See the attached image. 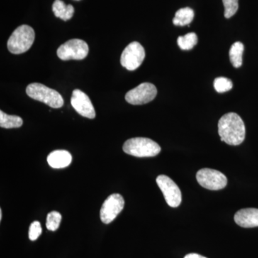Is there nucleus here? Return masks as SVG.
<instances>
[{
	"instance_id": "nucleus-4",
	"label": "nucleus",
	"mask_w": 258,
	"mask_h": 258,
	"mask_svg": "<svg viewBox=\"0 0 258 258\" xmlns=\"http://www.w3.org/2000/svg\"><path fill=\"white\" fill-rule=\"evenodd\" d=\"M26 93L32 99L42 102L52 108H61L64 104L63 98L60 93L41 83L29 85L26 88Z\"/></svg>"
},
{
	"instance_id": "nucleus-3",
	"label": "nucleus",
	"mask_w": 258,
	"mask_h": 258,
	"mask_svg": "<svg viewBox=\"0 0 258 258\" xmlns=\"http://www.w3.org/2000/svg\"><path fill=\"white\" fill-rule=\"evenodd\" d=\"M35 37L33 28L28 25H21L13 32L8 40V50L15 55L24 53L32 47Z\"/></svg>"
},
{
	"instance_id": "nucleus-20",
	"label": "nucleus",
	"mask_w": 258,
	"mask_h": 258,
	"mask_svg": "<svg viewBox=\"0 0 258 258\" xmlns=\"http://www.w3.org/2000/svg\"><path fill=\"white\" fill-rule=\"evenodd\" d=\"M214 87L217 92L225 93L232 89L233 87V83L231 80L227 79V78H217L214 81Z\"/></svg>"
},
{
	"instance_id": "nucleus-8",
	"label": "nucleus",
	"mask_w": 258,
	"mask_h": 258,
	"mask_svg": "<svg viewBox=\"0 0 258 258\" xmlns=\"http://www.w3.org/2000/svg\"><path fill=\"white\" fill-rule=\"evenodd\" d=\"M157 95V89L154 85L144 83L125 94V101L132 105H143L152 101Z\"/></svg>"
},
{
	"instance_id": "nucleus-14",
	"label": "nucleus",
	"mask_w": 258,
	"mask_h": 258,
	"mask_svg": "<svg viewBox=\"0 0 258 258\" xmlns=\"http://www.w3.org/2000/svg\"><path fill=\"white\" fill-rule=\"evenodd\" d=\"M52 11L55 17L63 21H68L74 16V8L71 5H66L61 0H55L52 5Z\"/></svg>"
},
{
	"instance_id": "nucleus-9",
	"label": "nucleus",
	"mask_w": 258,
	"mask_h": 258,
	"mask_svg": "<svg viewBox=\"0 0 258 258\" xmlns=\"http://www.w3.org/2000/svg\"><path fill=\"white\" fill-rule=\"evenodd\" d=\"M124 199L119 194H113L105 200L100 217L104 224H109L116 218L124 208Z\"/></svg>"
},
{
	"instance_id": "nucleus-5",
	"label": "nucleus",
	"mask_w": 258,
	"mask_h": 258,
	"mask_svg": "<svg viewBox=\"0 0 258 258\" xmlns=\"http://www.w3.org/2000/svg\"><path fill=\"white\" fill-rule=\"evenodd\" d=\"M89 47L86 42L80 39H72L62 44L57 50V55L62 60H81L87 57Z\"/></svg>"
},
{
	"instance_id": "nucleus-11",
	"label": "nucleus",
	"mask_w": 258,
	"mask_h": 258,
	"mask_svg": "<svg viewBox=\"0 0 258 258\" xmlns=\"http://www.w3.org/2000/svg\"><path fill=\"white\" fill-rule=\"evenodd\" d=\"M71 101V105L80 115L90 119L96 118V111L89 97L81 90H74Z\"/></svg>"
},
{
	"instance_id": "nucleus-19",
	"label": "nucleus",
	"mask_w": 258,
	"mask_h": 258,
	"mask_svg": "<svg viewBox=\"0 0 258 258\" xmlns=\"http://www.w3.org/2000/svg\"><path fill=\"white\" fill-rule=\"evenodd\" d=\"M62 216L58 212L52 211L47 215L46 227L47 230L55 231L60 225Z\"/></svg>"
},
{
	"instance_id": "nucleus-18",
	"label": "nucleus",
	"mask_w": 258,
	"mask_h": 258,
	"mask_svg": "<svg viewBox=\"0 0 258 258\" xmlns=\"http://www.w3.org/2000/svg\"><path fill=\"white\" fill-rule=\"evenodd\" d=\"M198 35L195 32L186 34L184 36H179L177 39V44L183 50H190L198 44Z\"/></svg>"
},
{
	"instance_id": "nucleus-1",
	"label": "nucleus",
	"mask_w": 258,
	"mask_h": 258,
	"mask_svg": "<svg viewBox=\"0 0 258 258\" xmlns=\"http://www.w3.org/2000/svg\"><path fill=\"white\" fill-rule=\"evenodd\" d=\"M218 133L221 141L226 144L240 145L245 138V125L237 113H226L219 120Z\"/></svg>"
},
{
	"instance_id": "nucleus-16",
	"label": "nucleus",
	"mask_w": 258,
	"mask_h": 258,
	"mask_svg": "<svg viewBox=\"0 0 258 258\" xmlns=\"http://www.w3.org/2000/svg\"><path fill=\"white\" fill-rule=\"evenodd\" d=\"M244 52V45L240 42H236L231 46L229 55L231 63L236 69L242 66V55Z\"/></svg>"
},
{
	"instance_id": "nucleus-7",
	"label": "nucleus",
	"mask_w": 258,
	"mask_h": 258,
	"mask_svg": "<svg viewBox=\"0 0 258 258\" xmlns=\"http://www.w3.org/2000/svg\"><path fill=\"white\" fill-rule=\"evenodd\" d=\"M197 180L203 187L210 190L222 189L227 184V178L225 174L208 168L200 169L197 173Z\"/></svg>"
},
{
	"instance_id": "nucleus-6",
	"label": "nucleus",
	"mask_w": 258,
	"mask_h": 258,
	"mask_svg": "<svg viewBox=\"0 0 258 258\" xmlns=\"http://www.w3.org/2000/svg\"><path fill=\"white\" fill-rule=\"evenodd\" d=\"M145 50L138 42H132L123 50L120 64L128 71L138 69L145 58Z\"/></svg>"
},
{
	"instance_id": "nucleus-22",
	"label": "nucleus",
	"mask_w": 258,
	"mask_h": 258,
	"mask_svg": "<svg viewBox=\"0 0 258 258\" xmlns=\"http://www.w3.org/2000/svg\"><path fill=\"white\" fill-rule=\"evenodd\" d=\"M42 233V227L40 222L35 221L32 222L29 228V238L30 240H36Z\"/></svg>"
},
{
	"instance_id": "nucleus-24",
	"label": "nucleus",
	"mask_w": 258,
	"mask_h": 258,
	"mask_svg": "<svg viewBox=\"0 0 258 258\" xmlns=\"http://www.w3.org/2000/svg\"><path fill=\"white\" fill-rule=\"evenodd\" d=\"M2 218H3V211L0 210V220H2Z\"/></svg>"
},
{
	"instance_id": "nucleus-13",
	"label": "nucleus",
	"mask_w": 258,
	"mask_h": 258,
	"mask_svg": "<svg viewBox=\"0 0 258 258\" xmlns=\"http://www.w3.org/2000/svg\"><path fill=\"white\" fill-rule=\"evenodd\" d=\"M47 163L54 169L67 167L72 161V156L66 150H56L51 152L47 157Z\"/></svg>"
},
{
	"instance_id": "nucleus-10",
	"label": "nucleus",
	"mask_w": 258,
	"mask_h": 258,
	"mask_svg": "<svg viewBox=\"0 0 258 258\" xmlns=\"http://www.w3.org/2000/svg\"><path fill=\"white\" fill-rule=\"evenodd\" d=\"M157 183L164 195L167 205L171 208H177L181 203V192L179 186L171 178L166 175H159Z\"/></svg>"
},
{
	"instance_id": "nucleus-12",
	"label": "nucleus",
	"mask_w": 258,
	"mask_h": 258,
	"mask_svg": "<svg viewBox=\"0 0 258 258\" xmlns=\"http://www.w3.org/2000/svg\"><path fill=\"white\" fill-rule=\"evenodd\" d=\"M234 219L237 225L244 228L258 227V209H242L236 212Z\"/></svg>"
},
{
	"instance_id": "nucleus-17",
	"label": "nucleus",
	"mask_w": 258,
	"mask_h": 258,
	"mask_svg": "<svg viewBox=\"0 0 258 258\" xmlns=\"http://www.w3.org/2000/svg\"><path fill=\"white\" fill-rule=\"evenodd\" d=\"M23 120L18 115L6 114L0 111V126L4 128H20L23 125Z\"/></svg>"
},
{
	"instance_id": "nucleus-23",
	"label": "nucleus",
	"mask_w": 258,
	"mask_h": 258,
	"mask_svg": "<svg viewBox=\"0 0 258 258\" xmlns=\"http://www.w3.org/2000/svg\"><path fill=\"white\" fill-rule=\"evenodd\" d=\"M184 258H207L204 257L203 255H200V254H196V253H190L186 254V256Z\"/></svg>"
},
{
	"instance_id": "nucleus-15",
	"label": "nucleus",
	"mask_w": 258,
	"mask_h": 258,
	"mask_svg": "<svg viewBox=\"0 0 258 258\" xmlns=\"http://www.w3.org/2000/svg\"><path fill=\"white\" fill-rule=\"evenodd\" d=\"M195 17L193 10L190 8H184L176 12L175 17L173 19V23L176 26H186L189 25Z\"/></svg>"
},
{
	"instance_id": "nucleus-2",
	"label": "nucleus",
	"mask_w": 258,
	"mask_h": 258,
	"mask_svg": "<svg viewBox=\"0 0 258 258\" xmlns=\"http://www.w3.org/2000/svg\"><path fill=\"white\" fill-rule=\"evenodd\" d=\"M123 150L136 157H153L160 153L161 147L152 139L137 137L127 140L123 144Z\"/></svg>"
},
{
	"instance_id": "nucleus-21",
	"label": "nucleus",
	"mask_w": 258,
	"mask_h": 258,
	"mask_svg": "<svg viewBox=\"0 0 258 258\" xmlns=\"http://www.w3.org/2000/svg\"><path fill=\"white\" fill-rule=\"evenodd\" d=\"M239 0H222L225 7V17L226 18H232L238 10Z\"/></svg>"
}]
</instances>
